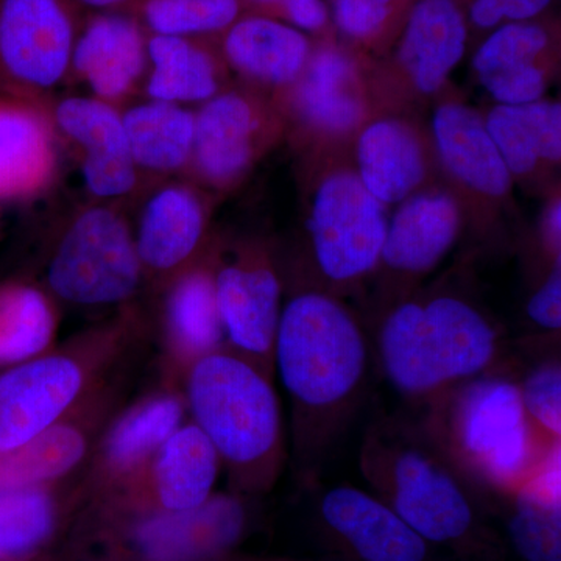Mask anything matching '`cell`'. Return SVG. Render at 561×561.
Segmentation results:
<instances>
[{
  "label": "cell",
  "instance_id": "1",
  "mask_svg": "<svg viewBox=\"0 0 561 561\" xmlns=\"http://www.w3.org/2000/svg\"><path fill=\"white\" fill-rule=\"evenodd\" d=\"M273 365L291 405L295 468L311 481L364 400L370 346L342 302L305 291L280 311Z\"/></svg>",
  "mask_w": 561,
  "mask_h": 561
},
{
  "label": "cell",
  "instance_id": "2",
  "mask_svg": "<svg viewBox=\"0 0 561 561\" xmlns=\"http://www.w3.org/2000/svg\"><path fill=\"white\" fill-rule=\"evenodd\" d=\"M186 400L192 423L213 443L234 489L271 490L286 461L271 373L234 350L220 348L190 365Z\"/></svg>",
  "mask_w": 561,
  "mask_h": 561
},
{
  "label": "cell",
  "instance_id": "3",
  "mask_svg": "<svg viewBox=\"0 0 561 561\" xmlns=\"http://www.w3.org/2000/svg\"><path fill=\"white\" fill-rule=\"evenodd\" d=\"M427 409L424 427L476 489H522L560 443L531 423L518 382L496 371L454 387Z\"/></svg>",
  "mask_w": 561,
  "mask_h": 561
},
{
  "label": "cell",
  "instance_id": "4",
  "mask_svg": "<svg viewBox=\"0 0 561 561\" xmlns=\"http://www.w3.org/2000/svg\"><path fill=\"white\" fill-rule=\"evenodd\" d=\"M501 351L496 328L451 295L394 306L376 337L387 381L404 400L424 405L494 371Z\"/></svg>",
  "mask_w": 561,
  "mask_h": 561
},
{
  "label": "cell",
  "instance_id": "5",
  "mask_svg": "<svg viewBox=\"0 0 561 561\" xmlns=\"http://www.w3.org/2000/svg\"><path fill=\"white\" fill-rule=\"evenodd\" d=\"M359 467L376 496L426 542L457 545L476 526V486L423 423L386 419L362 443Z\"/></svg>",
  "mask_w": 561,
  "mask_h": 561
},
{
  "label": "cell",
  "instance_id": "6",
  "mask_svg": "<svg viewBox=\"0 0 561 561\" xmlns=\"http://www.w3.org/2000/svg\"><path fill=\"white\" fill-rule=\"evenodd\" d=\"M142 264L135 238L117 214H81L55 251L47 273L50 289L81 306L116 305L139 286Z\"/></svg>",
  "mask_w": 561,
  "mask_h": 561
},
{
  "label": "cell",
  "instance_id": "7",
  "mask_svg": "<svg viewBox=\"0 0 561 561\" xmlns=\"http://www.w3.org/2000/svg\"><path fill=\"white\" fill-rule=\"evenodd\" d=\"M383 205L359 176L337 173L321 184L309 230L313 257L332 284H350L375 271L387 234Z\"/></svg>",
  "mask_w": 561,
  "mask_h": 561
},
{
  "label": "cell",
  "instance_id": "8",
  "mask_svg": "<svg viewBox=\"0 0 561 561\" xmlns=\"http://www.w3.org/2000/svg\"><path fill=\"white\" fill-rule=\"evenodd\" d=\"M91 375L90 357L58 351L0 376V451L20 448L66 419L90 387Z\"/></svg>",
  "mask_w": 561,
  "mask_h": 561
},
{
  "label": "cell",
  "instance_id": "9",
  "mask_svg": "<svg viewBox=\"0 0 561 561\" xmlns=\"http://www.w3.org/2000/svg\"><path fill=\"white\" fill-rule=\"evenodd\" d=\"M77 36L70 0H0V66L22 83L57 84Z\"/></svg>",
  "mask_w": 561,
  "mask_h": 561
},
{
  "label": "cell",
  "instance_id": "10",
  "mask_svg": "<svg viewBox=\"0 0 561 561\" xmlns=\"http://www.w3.org/2000/svg\"><path fill=\"white\" fill-rule=\"evenodd\" d=\"M321 522L360 561H426L423 540L387 502L356 486H332L320 500Z\"/></svg>",
  "mask_w": 561,
  "mask_h": 561
},
{
  "label": "cell",
  "instance_id": "11",
  "mask_svg": "<svg viewBox=\"0 0 561 561\" xmlns=\"http://www.w3.org/2000/svg\"><path fill=\"white\" fill-rule=\"evenodd\" d=\"M214 290L230 348L273 375V351L283 311L275 273L262 265H227L214 278Z\"/></svg>",
  "mask_w": 561,
  "mask_h": 561
},
{
  "label": "cell",
  "instance_id": "12",
  "mask_svg": "<svg viewBox=\"0 0 561 561\" xmlns=\"http://www.w3.org/2000/svg\"><path fill=\"white\" fill-rule=\"evenodd\" d=\"M242 524L241 504L234 497L213 494L192 511H161L144 519L135 542L149 561H202L238 540Z\"/></svg>",
  "mask_w": 561,
  "mask_h": 561
},
{
  "label": "cell",
  "instance_id": "13",
  "mask_svg": "<svg viewBox=\"0 0 561 561\" xmlns=\"http://www.w3.org/2000/svg\"><path fill=\"white\" fill-rule=\"evenodd\" d=\"M57 122L84 150L83 176L98 197H119L135 186L133 161L124 119L101 99H68L57 108Z\"/></svg>",
  "mask_w": 561,
  "mask_h": 561
},
{
  "label": "cell",
  "instance_id": "14",
  "mask_svg": "<svg viewBox=\"0 0 561 561\" xmlns=\"http://www.w3.org/2000/svg\"><path fill=\"white\" fill-rule=\"evenodd\" d=\"M149 38L128 14L101 13L77 36L70 66L101 101H116L142 76Z\"/></svg>",
  "mask_w": 561,
  "mask_h": 561
},
{
  "label": "cell",
  "instance_id": "15",
  "mask_svg": "<svg viewBox=\"0 0 561 561\" xmlns=\"http://www.w3.org/2000/svg\"><path fill=\"white\" fill-rule=\"evenodd\" d=\"M551 36L535 22H508L491 33L476 51V73L500 105L538 102L545 92V72L538 60L548 50Z\"/></svg>",
  "mask_w": 561,
  "mask_h": 561
},
{
  "label": "cell",
  "instance_id": "16",
  "mask_svg": "<svg viewBox=\"0 0 561 561\" xmlns=\"http://www.w3.org/2000/svg\"><path fill=\"white\" fill-rule=\"evenodd\" d=\"M220 467L219 454L201 427L183 423L136 478L147 479L162 511L184 512L213 496Z\"/></svg>",
  "mask_w": 561,
  "mask_h": 561
},
{
  "label": "cell",
  "instance_id": "17",
  "mask_svg": "<svg viewBox=\"0 0 561 561\" xmlns=\"http://www.w3.org/2000/svg\"><path fill=\"white\" fill-rule=\"evenodd\" d=\"M468 28L456 0H416L405 21L400 60L421 92L440 90L467 49Z\"/></svg>",
  "mask_w": 561,
  "mask_h": 561
},
{
  "label": "cell",
  "instance_id": "18",
  "mask_svg": "<svg viewBox=\"0 0 561 561\" xmlns=\"http://www.w3.org/2000/svg\"><path fill=\"white\" fill-rule=\"evenodd\" d=\"M459 224V209L449 195H416L398 209L387 227L379 262L402 275L430 272L451 250Z\"/></svg>",
  "mask_w": 561,
  "mask_h": 561
},
{
  "label": "cell",
  "instance_id": "19",
  "mask_svg": "<svg viewBox=\"0 0 561 561\" xmlns=\"http://www.w3.org/2000/svg\"><path fill=\"white\" fill-rule=\"evenodd\" d=\"M434 135L442 161L461 183L494 197L508 191L512 173L474 111L457 103L440 106L434 116Z\"/></svg>",
  "mask_w": 561,
  "mask_h": 561
},
{
  "label": "cell",
  "instance_id": "20",
  "mask_svg": "<svg viewBox=\"0 0 561 561\" xmlns=\"http://www.w3.org/2000/svg\"><path fill=\"white\" fill-rule=\"evenodd\" d=\"M183 419L184 402L176 394L157 393L136 402L103 438L99 457L102 478H136Z\"/></svg>",
  "mask_w": 561,
  "mask_h": 561
},
{
  "label": "cell",
  "instance_id": "21",
  "mask_svg": "<svg viewBox=\"0 0 561 561\" xmlns=\"http://www.w3.org/2000/svg\"><path fill=\"white\" fill-rule=\"evenodd\" d=\"M224 50L242 73L267 83H289L309 60L305 33L271 16H247L227 31Z\"/></svg>",
  "mask_w": 561,
  "mask_h": 561
},
{
  "label": "cell",
  "instance_id": "22",
  "mask_svg": "<svg viewBox=\"0 0 561 561\" xmlns=\"http://www.w3.org/2000/svg\"><path fill=\"white\" fill-rule=\"evenodd\" d=\"M205 228L201 202L186 187H165L147 203L135 238L140 264L151 271L179 267L197 249Z\"/></svg>",
  "mask_w": 561,
  "mask_h": 561
},
{
  "label": "cell",
  "instance_id": "23",
  "mask_svg": "<svg viewBox=\"0 0 561 561\" xmlns=\"http://www.w3.org/2000/svg\"><path fill=\"white\" fill-rule=\"evenodd\" d=\"M357 158L362 184L382 205L408 198L424 176L419 140L401 122L370 125L362 133Z\"/></svg>",
  "mask_w": 561,
  "mask_h": 561
},
{
  "label": "cell",
  "instance_id": "24",
  "mask_svg": "<svg viewBox=\"0 0 561 561\" xmlns=\"http://www.w3.org/2000/svg\"><path fill=\"white\" fill-rule=\"evenodd\" d=\"M253 128V113L241 95L209 99L195 117L192 146L203 175L221 183L241 173L250 160Z\"/></svg>",
  "mask_w": 561,
  "mask_h": 561
},
{
  "label": "cell",
  "instance_id": "25",
  "mask_svg": "<svg viewBox=\"0 0 561 561\" xmlns=\"http://www.w3.org/2000/svg\"><path fill=\"white\" fill-rule=\"evenodd\" d=\"M485 125L511 173L524 175L540 160H560V103L497 105L490 111Z\"/></svg>",
  "mask_w": 561,
  "mask_h": 561
},
{
  "label": "cell",
  "instance_id": "26",
  "mask_svg": "<svg viewBox=\"0 0 561 561\" xmlns=\"http://www.w3.org/2000/svg\"><path fill=\"white\" fill-rule=\"evenodd\" d=\"M298 103L312 124L328 131L356 127L364 114L357 91L356 66L335 47H323L306 62Z\"/></svg>",
  "mask_w": 561,
  "mask_h": 561
},
{
  "label": "cell",
  "instance_id": "27",
  "mask_svg": "<svg viewBox=\"0 0 561 561\" xmlns=\"http://www.w3.org/2000/svg\"><path fill=\"white\" fill-rule=\"evenodd\" d=\"M90 432L79 420L62 419L31 442L0 451V486H44L79 467Z\"/></svg>",
  "mask_w": 561,
  "mask_h": 561
},
{
  "label": "cell",
  "instance_id": "28",
  "mask_svg": "<svg viewBox=\"0 0 561 561\" xmlns=\"http://www.w3.org/2000/svg\"><path fill=\"white\" fill-rule=\"evenodd\" d=\"M133 161L151 171H172L191 157L195 116L176 103H140L122 116Z\"/></svg>",
  "mask_w": 561,
  "mask_h": 561
},
{
  "label": "cell",
  "instance_id": "29",
  "mask_svg": "<svg viewBox=\"0 0 561 561\" xmlns=\"http://www.w3.org/2000/svg\"><path fill=\"white\" fill-rule=\"evenodd\" d=\"M168 334L179 360H195L224 348V328L217 309L214 278L192 272L176 280L168 301Z\"/></svg>",
  "mask_w": 561,
  "mask_h": 561
},
{
  "label": "cell",
  "instance_id": "30",
  "mask_svg": "<svg viewBox=\"0 0 561 561\" xmlns=\"http://www.w3.org/2000/svg\"><path fill=\"white\" fill-rule=\"evenodd\" d=\"M151 101L208 102L217 91V73L208 51L187 38L151 35L147 43Z\"/></svg>",
  "mask_w": 561,
  "mask_h": 561
},
{
  "label": "cell",
  "instance_id": "31",
  "mask_svg": "<svg viewBox=\"0 0 561 561\" xmlns=\"http://www.w3.org/2000/svg\"><path fill=\"white\" fill-rule=\"evenodd\" d=\"M51 144L43 122L20 108L0 106V198L38 190L50 173Z\"/></svg>",
  "mask_w": 561,
  "mask_h": 561
},
{
  "label": "cell",
  "instance_id": "32",
  "mask_svg": "<svg viewBox=\"0 0 561 561\" xmlns=\"http://www.w3.org/2000/svg\"><path fill=\"white\" fill-rule=\"evenodd\" d=\"M55 334L50 302L32 287L0 291V362H25L39 356Z\"/></svg>",
  "mask_w": 561,
  "mask_h": 561
},
{
  "label": "cell",
  "instance_id": "33",
  "mask_svg": "<svg viewBox=\"0 0 561 561\" xmlns=\"http://www.w3.org/2000/svg\"><path fill=\"white\" fill-rule=\"evenodd\" d=\"M54 524V497L43 486H0V561L38 549Z\"/></svg>",
  "mask_w": 561,
  "mask_h": 561
},
{
  "label": "cell",
  "instance_id": "34",
  "mask_svg": "<svg viewBox=\"0 0 561 561\" xmlns=\"http://www.w3.org/2000/svg\"><path fill=\"white\" fill-rule=\"evenodd\" d=\"M508 537L526 561H561L560 500L522 486L513 493Z\"/></svg>",
  "mask_w": 561,
  "mask_h": 561
},
{
  "label": "cell",
  "instance_id": "35",
  "mask_svg": "<svg viewBox=\"0 0 561 561\" xmlns=\"http://www.w3.org/2000/svg\"><path fill=\"white\" fill-rule=\"evenodd\" d=\"M241 9V0H146L142 16L151 35L191 39L228 31Z\"/></svg>",
  "mask_w": 561,
  "mask_h": 561
},
{
  "label": "cell",
  "instance_id": "36",
  "mask_svg": "<svg viewBox=\"0 0 561 561\" xmlns=\"http://www.w3.org/2000/svg\"><path fill=\"white\" fill-rule=\"evenodd\" d=\"M531 423L551 440L561 435V370L559 359L541 362L518 382Z\"/></svg>",
  "mask_w": 561,
  "mask_h": 561
},
{
  "label": "cell",
  "instance_id": "37",
  "mask_svg": "<svg viewBox=\"0 0 561 561\" xmlns=\"http://www.w3.org/2000/svg\"><path fill=\"white\" fill-rule=\"evenodd\" d=\"M400 0H334L339 31L350 38L371 41L387 27Z\"/></svg>",
  "mask_w": 561,
  "mask_h": 561
},
{
  "label": "cell",
  "instance_id": "38",
  "mask_svg": "<svg viewBox=\"0 0 561 561\" xmlns=\"http://www.w3.org/2000/svg\"><path fill=\"white\" fill-rule=\"evenodd\" d=\"M552 0H474L471 21L478 27H496L502 21L523 22L537 18Z\"/></svg>",
  "mask_w": 561,
  "mask_h": 561
},
{
  "label": "cell",
  "instance_id": "39",
  "mask_svg": "<svg viewBox=\"0 0 561 561\" xmlns=\"http://www.w3.org/2000/svg\"><path fill=\"white\" fill-rule=\"evenodd\" d=\"M527 316L541 330L559 332L561 328L560 260L553 264L548 278L527 302Z\"/></svg>",
  "mask_w": 561,
  "mask_h": 561
},
{
  "label": "cell",
  "instance_id": "40",
  "mask_svg": "<svg viewBox=\"0 0 561 561\" xmlns=\"http://www.w3.org/2000/svg\"><path fill=\"white\" fill-rule=\"evenodd\" d=\"M251 2L262 9L275 11L298 31L319 32L327 27L330 21V13L323 0H251Z\"/></svg>",
  "mask_w": 561,
  "mask_h": 561
},
{
  "label": "cell",
  "instance_id": "41",
  "mask_svg": "<svg viewBox=\"0 0 561 561\" xmlns=\"http://www.w3.org/2000/svg\"><path fill=\"white\" fill-rule=\"evenodd\" d=\"M72 3H79L84 9L103 11V13H113L114 10L130 2V0H70Z\"/></svg>",
  "mask_w": 561,
  "mask_h": 561
},
{
  "label": "cell",
  "instance_id": "42",
  "mask_svg": "<svg viewBox=\"0 0 561 561\" xmlns=\"http://www.w3.org/2000/svg\"><path fill=\"white\" fill-rule=\"evenodd\" d=\"M560 203L553 206L551 214H549V236H551V243L553 249L560 251Z\"/></svg>",
  "mask_w": 561,
  "mask_h": 561
}]
</instances>
